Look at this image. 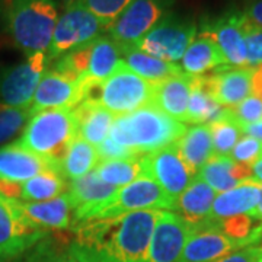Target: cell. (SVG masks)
I'll return each instance as SVG.
<instances>
[{
  "instance_id": "cell-1",
  "label": "cell",
  "mask_w": 262,
  "mask_h": 262,
  "mask_svg": "<svg viewBox=\"0 0 262 262\" xmlns=\"http://www.w3.org/2000/svg\"><path fill=\"white\" fill-rule=\"evenodd\" d=\"M158 210L76 223L72 251L79 262H150V241Z\"/></svg>"
},
{
  "instance_id": "cell-2",
  "label": "cell",
  "mask_w": 262,
  "mask_h": 262,
  "mask_svg": "<svg viewBox=\"0 0 262 262\" xmlns=\"http://www.w3.org/2000/svg\"><path fill=\"white\" fill-rule=\"evenodd\" d=\"M8 35L25 54L47 53L58 19L56 0H0Z\"/></svg>"
},
{
  "instance_id": "cell-3",
  "label": "cell",
  "mask_w": 262,
  "mask_h": 262,
  "mask_svg": "<svg viewBox=\"0 0 262 262\" xmlns=\"http://www.w3.org/2000/svg\"><path fill=\"white\" fill-rule=\"evenodd\" d=\"M185 131V124L150 103L134 113L117 117L110 137L122 147L144 156L177 143Z\"/></svg>"
},
{
  "instance_id": "cell-4",
  "label": "cell",
  "mask_w": 262,
  "mask_h": 262,
  "mask_svg": "<svg viewBox=\"0 0 262 262\" xmlns=\"http://www.w3.org/2000/svg\"><path fill=\"white\" fill-rule=\"evenodd\" d=\"M79 84L83 101L98 103L115 117L127 115L150 105L155 92L153 82L133 73L122 64V61L118 63L113 75L103 82L91 80L82 76Z\"/></svg>"
},
{
  "instance_id": "cell-5",
  "label": "cell",
  "mask_w": 262,
  "mask_h": 262,
  "mask_svg": "<svg viewBox=\"0 0 262 262\" xmlns=\"http://www.w3.org/2000/svg\"><path fill=\"white\" fill-rule=\"evenodd\" d=\"M77 136L73 110H46L29 118L18 144L63 169V160Z\"/></svg>"
},
{
  "instance_id": "cell-6",
  "label": "cell",
  "mask_w": 262,
  "mask_h": 262,
  "mask_svg": "<svg viewBox=\"0 0 262 262\" xmlns=\"http://www.w3.org/2000/svg\"><path fill=\"white\" fill-rule=\"evenodd\" d=\"M143 210L173 211L177 210V203L169 198L153 179L140 178L125 187L118 188L108 200L84 211L76 223L92 219H113Z\"/></svg>"
},
{
  "instance_id": "cell-7",
  "label": "cell",
  "mask_w": 262,
  "mask_h": 262,
  "mask_svg": "<svg viewBox=\"0 0 262 262\" xmlns=\"http://www.w3.org/2000/svg\"><path fill=\"white\" fill-rule=\"evenodd\" d=\"M196 32L198 29L192 19L166 13L134 48L160 60L175 63L184 57L188 46L196 37Z\"/></svg>"
},
{
  "instance_id": "cell-8",
  "label": "cell",
  "mask_w": 262,
  "mask_h": 262,
  "mask_svg": "<svg viewBox=\"0 0 262 262\" xmlns=\"http://www.w3.org/2000/svg\"><path fill=\"white\" fill-rule=\"evenodd\" d=\"M108 29L110 27L105 22L96 18L79 2H76L66 8L64 13L57 19L47 58L57 60L75 48L92 42Z\"/></svg>"
},
{
  "instance_id": "cell-9",
  "label": "cell",
  "mask_w": 262,
  "mask_h": 262,
  "mask_svg": "<svg viewBox=\"0 0 262 262\" xmlns=\"http://www.w3.org/2000/svg\"><path fill=\"white\" fill-rule=\"evenodd\" d=\"M47 234L20 211L16 200L0 194V262L18 259Z\"/></svg>"
},
{
  "instance_id": "cell-10",
  "label": "cell",
  "mask_w": 262,
  "mask_h": 262,
  "mask_svg": "<svg viewBox=\"0 0 262 262\" xmlns=\"http://www.w3.org/2000/svg\"><path fill=\"white\" fill-rule=\"evenodd\" d=\"M47 63V53H35L18 64L0 69V103L29 108Z\"/></svg>"
},
{
  "instance_id": "cell-11",
  "label": "cell",
  "mask_w": 262,
  "mask_h": 262,
  "mask_svg": "<svg viewBox=\"0 0 262 262\" xmlns=\"http://www.w3.org/2000/svg\"><path fill=\"white\" fill-rule=\"evenodd\" d=\"M172 0H133L110 27V38L120 50L134 47L168 12Z\"/></svg>"
},
{
  "instance_id": "cell-12",
  "label": "cell",
  "mask_w": 262,
  "mask_h": 262,
  "mask_svg": "<svg viewBox=\"0 0 262 262\" xmlns=\"http://www.w3.org/2000/svg\"><path fill=\"white\" fill-rule=\"evenodd\" d=\"M141 162L144 177L153 179L175 203L196 177L195 172L182 159L177 143L141 156Z\"/></svg>"
},
{
  "instance_id": "cell-13",
  "label": "cell",
  "mask_w": 262,
  "mask_h": 262,
  "mask_svg": "<svg viewBox=\"0 0 262 262\" xmlns=\"http://www.w3.org/2000/svg\"><path fill=\"white\" fill-rule=\"evenodd\" d=\"M245 19L244 12L230 10L219 18L204 22L201 29V34L214 39L225 56L227 66L232 67H248L244 34Z\"/></svg>"
},
{
  "instance_id": "cell-14",
  "label": "cell",
  "mask_w": 262,
  "mask_h": 262,
  "mask_svg": "<svg viewBox=\"0 0 262 262\" xmlns=\"http://www.w3.org/2000/svg\"><path fill=\"white\" fill-rule=\"evenodd\" d=\"M244 245L222 233L207 222L191 225V233L177 262H215Z\"/></svg>"
},
{
  "instance_id": "cell-15",
  "label": "cell",
  "mask_w": 262,
  "mask_h": 262,
  "mask_svg": "<svg viewBox=\"0 0 262 262\" xmlns=\"http://www.w3.org/2000/svg\"><path fill=\"white\" fill-rule=\"evenodd\" d=\"M191 223L173 211H160L150 241V262H177L188 236Z\"/></svg>"
},
{
  "instance_id": "cell-16",
  "label": "cell",
  "mask_w": 262,
  "mask_h": 262,
  "mask_svg": "<svg viewBox=\"0 0 262 262\" xmlns=\"http://www.w3.org/2000/svg\"><path fill=\"white\" fill-rule=\"evenodd\" d=\"M252 73L253 67L223 66L201 77L211 98L223 108L232 110L252 95Z\"/></svg>"
},
{
  "instance_id": "cell-17",
  "label": "cell",
  "mask_w": 262,
  "mask_h": 262,
  "mask_svg": "<svg viewBox=\"0 0 262 262\" xmlns=\"http://www.w3.org/2000/svg\"><path fill=\"white\" fill-rule=\"evenodd\" d=\"M83 101L79 80L75 82L50 69L41 77L31 102V115L46 110H73Z\"/></svg>"
},
{
  "instance_id": "cell-18",
  "label": "cell",
  "mask_w": 262,
  "mask_h": 262,
  "mask_svg": "<svg viewBox=\"0 0 262 262\" xmlns=\"http://www.w3.org/2000/svg\"><path fill=\"white\" fill-rule=\"evenodd\" d=\"M50 169L61 170L53 163L20 147L18 143L0 147V181L22 184Z\"/></svg>"
},
{
  "instance_id": "cell-19",
  "label": "cell",
  "mask_w": 262,
  "mask_h": 262,
  "mask_svg": "<svg viewBox=\"0 0 262 262\" xmlns=\"http://www.w3.org/2000/svg\"><path fill=\"white\" fill-rule=\"evenodd\" d=\"M18 201L20 211L29 220L44 230H64L72 227V213L73 206L69 192H64L57 198L41 201V203H25Z\"/></svg>"
},
{
  "instance_id": "cell-20",
  "label": "cell",
  "mask_w": 262,
  "mask_h": 262,
  "mask_svg": "<svg viewBox=\"0 0 262 262\" xmlns=\"http://www.w3.org/2000/svg\"><path fill=\"white\" fill-rule=\"evenodd\" d=\"M223 66H227V63L214 39L200 32L188 46L179 67L184 75L198 77L208 75Z\"/></svg>"
},
{
  "instance_id": "cell-21",
  "label": "cell",
  "mask_w": 262,
  "mask_h": 262,
  "mask_svg": "<svg viewBox=\"0 0 262 262\" xmlns=\"http://www.w3.org/2000/svg\"><path fill=\"white\" fill-rule=\"evenodd\" d=\"M191 82L192 77L182 73L155 83L151 105L178 121H187Z\"/></svg>"
},
{
  "instance_id": "cell-22",
  "label": "cell",
  "mask_w": 262,
  "mask_h": 262,
  "mask_svg": "<svg viewBox=\"0 0 262 262\" xmlns=\"http://www.w3.org/2000/svg\"><path fill=\"white\" fill-rule=\"evenodd\" d=\"M215 192H226L251 181L252 168L234 162L230 156H213L196 173Z\"/></svg>"
},
{
  "instance_id": "cell-23",
  "label": "cell",
  "mask_w": 262,
  "mask_h": 262,
  "mask_svg": "<svg viewBox=\"0 0 262 262\" xmlns=\"http://www.w3.org/2000/svg\"><path fill=\"white\" fill-rule=\"evenodd\" d=\"M259 200V184L244 182L226 192L215 195L210 215L206 220L220 222L239 214H251Z\"/></svg>"
},
{
  "instance_id": "cell-24",
  "label": "cell",
  "mask_w": 262,
  "mask_h": 262,
  "mask_svg": "<svg viewBox=\"0 0 262 262\" xmlns=\"http://www.w3.org/2000/svg\"><path fill=\"white\" fill-rule=\"evenodd\" d=\"M117 189V187L101 181L95 172L73 179L69 185V195L73 206V225L84 211L108 200Z\"/></svg>"
},
{
  "instance_id": "cell-25",
  "label": "cell",
  "mask_w": 262,
  "mask_h": 262,
  "mask_svg": "<svg viewBox=\"0 0 262 262\" xmlns=\"http://www.w3.org/2000/svg\"><path fill=\"white\" fill-rule=\"evenodd\" d=\"M79 137L91 143L92 146H99L110 134L115 121V115L99 106L98 103L83 101L73 108Z\"/></svg>"
},
{
  "instance_id": "cell-26",
  "label": "cell",
  "mask_w": 262,
  "mask_h": 262,
  "mask_svg": "<svg viewBox=\"0 0 262 262\" xmlns=\"http://www.w3.org/2000/svg\"><path fill=\"white\" fill-rule=\"evenodd\" d=\"M215 191L201 178L192 179V182L177 200V210L179 215L191 225L204 222L210 215L214 203Z\"/></svg>"
},
{
  "instance_id": "cell-27",
  "label": "cell",
  "mask_w": 262,
  "mask_h": 262,
  "mask_svg": "<svg viewBox=\"0 0 262 262\" xmlns=\"http://www.w3.org/2000/svg\"><path fill=\"white\" fill-rule=\"evenodd\" d=\"M120 51H121L122 64L130 69L133 73L149 82L158 83L169 77L182 75V70L178 64L160 60L158 57L149 56L137 48L131 47Z\"/></svg>"
},
{
  "instance_id": "cell-28",
  "label": "cell",
  "mask_w": 262,
  "mask_h": 262,
  "mask_svg": "<svg viewBox=\"0 0 262 262\" xmlns=\"http://www.w3.org/2000/svg\"><path fill=\"white\" fill-rule=\"evenodd\" d=\"M177 147L185 163L196 173L214 156L208 124H198L187 128L184 136L177 141Z\"/></svg>"
},
{
  "instance_id": "cell-29",
  "label": "cell",
  "mask_w": 262,
  "mask_h": 262,
  "mask_svg": "<svg viewBox=\"0 0 262 262\" xmlns=\"http://www.w3.org/2000/svg\"><path fill=\"white\" fill-rule=\"evenodd\" d=\"M66 177L61 170L50 169L20 184V201L41 203L57 198L67 189Z\"/></svg>"
},
{
  "instance_id": "cell-30",
  "label": "cell",
  "mask_w": 262,
  "mask_h": 262,
  "mask_svg": "<svg viewBox=\"0 0 262 262\" xmlns=\"http://www.w3.org/2000/svg\"><path fill=\"white\" fill-rule=\"evenodd\" d=\"M225 108L220 103L211 98V95L207 92L203 83V77H192L191 82V94L188 101L187 121L191 124H204L213 122L223 114Z\"/></svg>"
},
{
  "instance_id": "cell-31",
  "label": "cell",
  "mask_w": 262,
  "mask_h": 262,
  "mask_svg": "<svg viewBox=\"0 0 262 262\" xmlns=\"http://www.w3.org/2000/svg\"><path fill=\"white\" fill-rule=\"evenodd\" d=\"M121 61V51L110 37H99L94 41L89 69L84 77L103 82L113 75L115 67Z\"/></svg>"
},
{
  "instance_id": "cell-32",
  "label": "cell",
  "mask_w": 262,
  "mask_h": 262,
  "mask_svg": "<svg viewBox=\"0 0 262 262\" xmlns=\"http://www.w3.org/2000/svg\"><path fill=\"white\" fill-rule=\"evenodd\" d=\"M19 262H79L72 251V242L58 234L44 236Z\"/></svg>"
},
{
  "instance_id": "cell-33",
  "label": "cell",
  "mask_w": 262,
  "mask_h": 262,
  "mask_svg": "<svg viewBox=\"0 0 262 262\" xmlns=\"http://www.w3.org/2000/svg\"><path fill=\"white\" fill-rule=\"evenodd\" d=\"M98 163L99 158L96 147L77 136L63 160V175L70 181L82 178L94 172Z\"/></svg>"
},
{
  "instance_id": "cell-34",
  "label": "cell",
  "mask_w": 262,
  "mask_h": 262,
  "mask_svg": "<svg viewBox=\"0 0 262 262\" xmlns=\"http://www.w3.org/2000/svg\"><path fill=\"white\" fill-rule=\"evenodd\" d=\"M94 172L101 181L117 188L125 187L136 179L146 178L141 156L136 159L99 162Z\"/></svg>"
},
{
  "instance_id": "cell-35",
  "label": "cell",
  "mask_w": 262,
  "mask_h": 262,
  "mask_svg": "<svg viewBox=\"0 0 262 262\" xmlns=\"http://www.w3.org/2000/svg\"><path fill=\"white\" fill-rule=\"evenodd\" d=\"M208 127L211 133L214 156H230L234 146L241 140V136L244 134L239 124L234 121L232 110L225 108L220 118L210 122Z\"/></svg>"
},
{
  "instance_id": "cell-36",
  "label": "cell",
  "mask_w": 262,
  "mask_h": 262,
  "mask_svg": "<svg viewBox=\"0 0 262 262\" xmlns=\"http://www.w3.org/2000/svg\"><path fill=\"white\" fill-rule=\"evenodd\" d=\"M31 117L29 108H13L0 103V144L13 139L28 124Z\"/></svg>"
},
{
  "instance_id": "cell-37",
  "label": "cell",
  "mask_w": 262,
  "mask_h": 262,
  "mask_svg": "<svg viewBox=\"0 0 262 262\" xmlns=\"http://www.w3.org/2000/svg\"><path fill=\"white\" fill-rule=\"evenodd\" d=\"M98 19L111 27L133 0H77Z\"/></svg>"
},
{
  "instance_id": "cell-38",
  "label": "cell",
  "mask_w": 262,
  "mask_h": 262,
  "mask_svg": "<svg viewBox=\"0 0 262 262\" xmlns=\"http://www.w3.org/2000/svg\"><path fill=\"white\" fill-rule=\"evenodd\" d=\"M232 115L234 121L239 124L241 128L245 125H249L253 122L262 120V99L258 96H248L245 101L239 103L237 106L232 108Z\"/></svg>"
},
{
  "instance_id": "cell-39",
  "label": "cell",
  "mask_w": 262,
  "mask_h": 262,
  "mask_svg": "<svg viewBox=\"0 0 262 262\" xmlns=\"http://www.w3.org/2000/svg\"><path fill=\"white\" fill-rule=\"evenodd\" d=\"M244 34L248 54V67L262 64V28L245 19Z\"/></svg>"
},
{
  "instance_id": "cell-40",
  "label": "cell",
  "mask_w": 262,
  "mask_h": 262,
  "mask_svg": "<svg viewBox=\"0 0 262 262\" xmlns=\"http://www.w3.org/2000/svg\"><path fill=\"white\" fill-rule=\"evenodd\" d=\"M261 156L262 141L249 137V136H245L237 141V144L234 146L233 151H232V159L234 162L248 165V166H252Z\"/></svg>"
},
{
  "instance_id": "cell-41",
  "label": "cell",
  "mask_w": 262,
  "mask_h": 262,
  "mask_svg": "<svg viewBox=\"0 0 262 262\" xmlns=\"http://www.w3.org/2000/svg\"><path fill=\"white\" fill-rule=\"evenodd\" d=\"M96 151H98L99 162H106V160H127L140 158L133 150L127 149V147H122L118 143H115L111 137H106L99 146H96Z\"/></svg>"
},
{
  "instance_id": "cell-42",
  "label": "cell",
  "mask_w": 262,
  "mask_h": 262,
  "mask_svg": "<svg viewBox=\"0 0 262 262\" xmlns=\"http://www.w3.org/2000/svg\"><path fill=\"white\" fill-rule=\"evenodd\" d=\"M215 262H262V248L258 245L245 246Z\"/></svg>"
},
{
  "instance_id": "cell-43",
  "label": "cell",
  "mask_w": 262,
  "mask_h": 262,
  "mask_svg": "<svg viewBox=\"0 0 262 262\" xmlns=\"http://www.w3.org/2000/svg\"><path fill=\"white\" fill-rule=\"evenodd\" d=\"M244 15L251 24L262 28V0H251L245 8Z\"/></svg>"
},
{
  "instance_id": "cell-44",
  "label": "cell",
  "mask_w": 262,
  "mask_h": 262,
  "mask_svg": "<svg viewBox=\"0 0 262 262\" xmlns=\"http://www.w3.org/2000/svg\"><path fill=\"white\" fill-rule=\"evenodd\" d=\"M252 95L262 99V64L253 67Z\"/></svg>"
},
{
  "instance_id": "cell-45",
  "label": "cell",
  "mask_w": 262,
  "mask_h": 262,
  "mask_svg": "<svg viewBox=\"0 0 262 262\" xmlns=\"http://www.w3.org/2000/svg\"><path fill=\"white\" fill-rule=\"evenodd\" d=\"M242 131H244V134H246V136L262 141V120L258 122H253V124H249V125H245Z\"/></svg>"
},
{
  "instance_id": "cell-46",
  "label": "cell",
  "mask_w": 262,
  "mask_h": 262,
  "mask_svg": "<svg viewBox=\"0 0 262 262\" xmlns=\"http://www.w3.org/2000/svg\"><path fill=\"white\" fill-rule=\"evenodd\" d=\"M252 177H251V182H255V184H262V156L259 159L256 160L253 163L252 166Z\"/></svg>"
},
{
  "instance_id": "cell-47",
  "label": "cell",
  "mask_w": 262,
  "mask_h": 262,
  "mask_svg": "<svg viewBox=\"0 0 262 262\" xmlns=\"http://www.w3.org/2000/svg\"><path fill=\"white\" fill-rule=\"evenodd\" d=\"M251 214H252L256 220L262 222V184L259 185V200H258V204H256L255 210H253Z\"/></svg>"
},
{
  "instance_id": "cell-48",
  "label": "cell",
  "mask_w": 262,
  "mask_h": 262,
  "mask_svg": "<svg viewBox=\"0 0 262 262\" xmlns=\"http://www.w3.org/2000/svg\"><path fill=\"white\" fill-rule=\"evenodd\" d=\"M60 2H61V3L64 5L66 8H69L70 5H73V3H76L77 0H60Z\"/></svg>"
},
{
  "instance_id": "cell-49",
  "label": "cell",
  "mask_w": 262,
  "mask_h": 262,
  "mask_svg": "<svg viewBox=\"0 0 262 262\" xmlns=\"http://www.w3.org/2000/svg\"><path fill=\"white\" fill-rule=\"evenodd\" d=\"M258 246H261V248H262V239H261V241H259V244H258Z\"/></svg>"
}]
</instances>
